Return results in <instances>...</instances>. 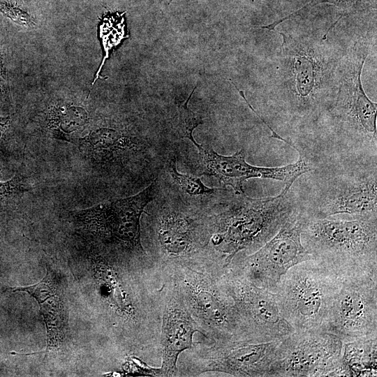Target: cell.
I'll return each instance as SVG.
<instances>
[{
	"mask_svg": "<svg viewBox=\"0 0 377 377\" xmlns=\"http://www.w3.org/2000/svg\"><path fill=\"white\" fill-rule=\"evenodd\" d=\"M226 267L224 258L214 254L157 272L178 290L204 338L246 340L234 301L222 283Z\"/></svg>",
	"mask_w": 377,
	"mask_h": 377,
	"instance_id": "obj_3",
	"label": "cell"
},
{
	"mask_svg": "<svg viewBox=\"0 0 377 377\" xmlns=\"http://www.w3.org/2000/svg\"><path fill=\"white\" fill-rule=\"evenodd\" d=\"M376 339H361L343 343L341 362L346 376L374 375L376 370Z\"/></svg>",
	"mask_w": 377,
	"mask_h": 377,
	"instance_id": "obj_16",
	"label": "cell"
},
{
	"mask_svg": "<svg viewBox=\"0 0 377 377\" xmlns=\"http://www.w3.org/2000/svg\"><path fill=\"white\" fill-rule=\"evenodd\" d=\"M165 164L168 175L177 188V192L183 194L184 198H188V200L218 198L229 191L226 188L209 187L202 183L200 177L180 173L177 169L175 156H170Z\"/></svg>",
	"mask_w": 377,
	"mask_h": 377,
	"instance_id": "obj_18",
	"label": "cell"
},
{
	"mask_svg": "<svg viewBox=\"0 0 377 377\" xmlns=\"http://www.w3.org/2000/svg\"><path fill=\"white\" fill-rule=\"evenodd\" d=\"M222 283L234 301L246 340L269 342L295 332L281 316L274 293L254 286L227 267Z\"/></svg>",
	"mask_w": 377,
	"mask_h": 377,
	"instance_id": "obj_11",
	"label": "cell"
},
{
	"mask_svg": "<svg viewBox=\"0 0 377 377\" xmlns=\"http://www.w3.org/2000/svg\"><path fill=\"white\" fill-rule=\"evenodd\" d=\"M300 207L296 195L284 188L276 196L260 198L230 192L212 207L211 246L227 266L238 253L260 249Z\"/></svg>",
	"mask_w": 377,
	"mask_h": 377,
	"instance_id": "obj_1",
	"label": "cell"
},
{
	"mask_svg": "<svg viewBox=\"0 0 377 377\" xmlns=\"http://www.w3.org/2000/svg\"><path fill=\"white\" fill-rule=\"evenodd\" d=\"M146 207L142 243L156 271L213 254L211 207H193L181 197H161Z\"/></svg>",
	"mask_w": 377,
	"mask_h": 377,
	"instance_id": "obj_2",
	"label": "cell"
},
{
	"mask_svg": "<svg viewBox=\"0 0 377 377\" xmlns=\"http://www.w3.org/2000/svg\"><path fill=\"white\" fill-rule=\"evenodd\" d=\"M196 89L193 88L191 94L177 106L178 114L172 122V129L179 138H186L191 142L194 140L193 133L195 128L202 124V120L196 116L188 107V103Z\"/></svg>",
	"mask_w": 377,
	"mask_h": 377,
	"instance_id": "obj_19",
	"label": "cell"
},
{
	"mask_svg": "<svg viewBox=\"0 0 377 377\" xmlns=\"http://www.w3.org/2000/svg\"><path fill=\"white\" fill-rule=\"evenodd\" d=\"M300 202L304 214L311 217L377 218L376 156L356 154L323 169L307 200Z\"/></svg>",
	"mask_w": 377,
	"mask_h": 377,
	"instance_id": "obj_5",
	"label": "cell"
},
{
	"mask_svg": "<svg viewBox=\"0 0 377 377\" xmlns=\"http://www.w3.org/2000/svg\"><path fill=\"white\" fill-rule=\"evenodd\" d=\"M324 330L343 343L377 338V277L343 280Z\"/></svg>",
	"mask_w": 377,
	"mask_h": 377,
	"instance_id": "obj_12",
	"label": "cell"
},
{
	"mask_svg": "<svg viewBox=\"0 0 377 377\" xmlns=\"http://www.w3.org/2000/svg\"><path fill=\"white\" fill-rule=\"evenodd\" d=\"M88 121V113L84 108L62 103L50 110L47 126L55 138L68 140L71 134L80 131Z\"/></svg>",
	"mask_w": 377,
	"mask_h": 377,
	"instance_id": "obj_17",
	"label": "cell"
},
{
	"mask_svg": "<svg viewBox=\"0 0 377 377\" xmlns=\"http://www.w3.org/2000/svg\"><path fill=\"white\" fill-rule=\"evenodd\" d=\"M26 191L27 189L21 185L19 177H14L6 182H0V202Z\"/></svg>",
	"mask_w": 377,
	"mask_h": 377,
	"instance_id": "obj_21",
	"label": "cell"
},
{
	"mask_svg": "<svg viewBox=\"0 0 377 377\" xmlns=\"http://www.w3.org/2000/svg\"><path fill=\"white\" fill-rule=\"evenodd\" d=\"M280 339L253 342L243 339L193 341L177 362L178 376L207 373L231 376H268Z\"/></svg>",
	"mask_w": 377,
	"mask_h": 377,
	"instance_id": "obj_8",
	"label": "cell"
},
{
	"mask_svg": "<svg viewBox=\"0 0 377 377\" xmlns=\"http://www.w3.org/2000/svg\"><path fill=\"white\" fill-rule=\"evenodd\" d=\"M302 216L300 207L263 246L250 254L238 253L226 267L254 286L275 293L289 269L312 260L301 241Z\"/></svg>",
	"mask_w": 377,
	"mask_h": 377,
	"instance_id": "obj_10",
	"label": "cell"
},
{
	"mask_svg": "<svg viewBox=\"0 0 377 377\" xmlns=\"http://www.w3.org/2000/svg\"><path fill=\"white\" fill-rule=\"evenodd\" d=\"M342 282L314 260L295 265L274 293L281 316L296 331L324 330Z\"/></svg>",
	"mask_w": 377,
	"mask_h": 377,
	"instance_id": "obj_6",
	"label": "cell"
},
{
	"mask_svg": "<svg viewBox=\"0 0 377 377\" xmlns=\"http://www.w3.org/2000/svg\"><path fill=\"white\" fill-rule=\"evenodd\" d=\"M301 241L312 260L342 280L377 277V218H316L303 212Z\"/></svg>",
	"mask_w": 377,
	"mask_h": 377,
	"instance_id": "obj_4",
	"label": "cell"
},
{
	"mask_svg": "<svg viewBox=\"0 0 377 377\" xmlns=\"http://www.w3.org/2000/svg\"><path fill=\"white\" fill-rule=\"evenodd\" d=\"M8 122H9V118L0 117V140L1 138L3 133L4 130L6 129Z\"/></svg>",
	"mask_w": 377,
	"mask_h": 377,
	"instance_id": "obj_22",
	"label": "cell"
},
{
	"mask_svg": "<svg viewBox=\"0 0 377 377\" xmlns=\"http://www.w3.org/2000/svg\"><path fill=\"white\" fill-rule=\"evenodd\" d=\"M161 301L160 347L163 376H178L179 355L191 348L195 332L200 329L178 290L159 276Z\"/></svg>",
	"mask_w": 377,
	"mask_h": 377,
	"instance_id": "obj_14",
	"label": "cell"
},
{
	"mask_svg": "<svg viewBox=\"0 0 377 377\" xmlns=\"http://www.w3.org/2000/svg\"><path fill=\"white\" fill-rule=\"evenodd\" d=\"M63 288L59 274L47 267L45 276L36 284L11 288L13 291L26 292L38 302L46 325L48 348L58 347L66 334L67 318Z\"/></svg>",
	"mask_w": 377,
	"mask_h": 377,
	"instance_id": "obj_15",
	"label": "cell"
},
{
	"mask_svg": "<svg viewBox=\"0 0 377 377\" xmlns=\"http://www.w3.org/2000/svg\"><path fill=\"white\" fill-rule=\"evenodd\" d=\"M198 151L202 175L214 177L224 186H230L237 194L244 193L243 184L249 179H271L283 182L284 188L290 189L297 179L316 168L313 162L299 148V159L282 167L265 168L246 162L244 149L231 156L218 154L212 148H205L194 139L191 142Z\"/></svg>",
	"mask_w": 377,
	"mask_h": 377,
	"instance_id": "obj_13",
	"label": "cell"
},
{
	"mask_svg": "<svg viewBox=\"0 0 377 377\" xmlns=\"http://www.w3.org/2000/svg\"><path fill=\"white\" fill-rule=\"evenodd\" d=\"M158 190L156 178L136 195L80 210L75 214V217L110 247L113 255L154 272V265L142 243L141 219Z\"/></svg>",
	"mask_w": 377,
	"mask_h": 377,
	"instance_id": "obj_7",
	"label": "cell"
},
{
	"mask_svg": "<svg viewBox=\"0 0 377 377\" xmlns=\"http://www.w3.org/2000/svg\"><path fill=\"white\" fill-rule=\"evenodd\" d=\"M370 2L371 0H311L304 6L288 15V16L284 17L280 20H277L269 24L258 27L261 29H266L269 31H272L276 28L277 25L283 22V21L298 16L320 3H330L337 6L342 10L343 13V15H346V14L350 13L353 11L362 10V8L369 5Z\"/></svg>",
	"mask_w": 377,
	"mask_h": 377,
	"instance_id": "obj_20",
	"label": "cell"
},
{
	"mask_svg": "<svg viewBox=\"0 0 377 377\" xmlns=\"http://www.w3.org/2000/svg\"><path fill=\"white\" fill-rule=\"evenodd\" d=\"M343 347L340 337L327 331L295 330L280 339L268 376H346Z\"/></svg>",
	"mask_w": 377,
	"mask_h": 377,
	"instance_id": "obj_9",
	"label": "cell"
}]
</instances>
